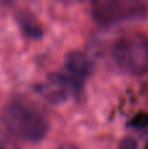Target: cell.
<instances>
[{
    "mask_svg": "<svg viewBox=\"0 0 148 149\" xmlns=\"http://www.w3.org/2000/svg\"><path fill=\"white\" fill-rule=\"evenodd\" d=\"M4 130L12 137L34 143L42 140L49 130V119L39 106L25 100L8 103L1 113Z\"/></svg>",
    "mask_w": 148,
    "mask_h": 149,
    "instance_id": "cell-1",
    "label": "cell"
},
{
    "mask_svg": "<svg viewBox=\"0 0 148 149\" xmlns=\"http://www.w3.org/2000/svg\"><path fill=\"white\" fill-rule=\"evenodd\" d=\"M114 63L126 73L148 72V37L142 33H128L115 41L112 50Z\"/></svg>",
    "mask_w": 148,
    "mask_h": 149,
    "instance_id": "cell-2",
    "label": "cell"
},
{
    "mask_svg": "<svg viewBox=\"0 0 148 149\" xmlns=\"http://www.w3.org/2000/svg\"><path fill=\"white\" fill-rule=\"evenodd\" d=\"M92 13L97 22L102 25H115L142 17L146 13V7L142 3L131 0H105L93 5Z\"/></svg>",
    "mask_w": 148,
    "mask_h": 149,
    "instance_id": "cell-3",
    "label": "cell"
},
{
    "mask_svg": "<svg viewBox=\"0 0 148 149\" xmlns=\"http://www.w3.org/2000/svg\"><path fill=\"white\" fill-rule=\"evenodd\" d=\"M39 93L46 101L51 103H62L70 97L77 94L71 82L62 72L52 73L39 85Z\"/></svg>",
    "mask_w": 148,
    "mask_h": 149,
    "instance_id": "cell-4",
    "label": "cell"
},
{
    "mask_svg": "<svg viewBox=\"0 0 148 149\" xmlns=\"http://www.w3.org/2000/svg\"><path fill=\"white\" fill-rule=\"evenodd\" d=\"M89 65L91 64H89L88 58L81 52H72L66 59L64 67L60 72L68 79L76 93L83 89V85L89 73Z\"/></svg>",
    "mask_w": 148,
    "mask_h": 149,
    "instance_id": "cell-5",
    "label": "cell"
},
{
    "mask_svg": "<svg viewBox=\"0 0 148 149\" xmlns=\"http://www.w3.org/2000/svg\"><path fill=\"white\" fill-rule=\"evenodd\" d=\"M0 149H20L15 137H12L3 128H0Z\"/></svg>",
    "mask_w": 148,
    "mask_h": 149,
    "instance_id": "cell-6",
    "label": "cell"
},
{
    "mask_svg": "<svg viewBox=\"0 0 148 149\" xmlns=\"http://www.w3.org/2000/svg\"><path fill=\"white\" fill-rule=\"evenodd\" d=\"M122 149H134V144H131L130 141L126 143V145H123Z\"/></svg>",
    "mask_w": 148,
    "mask_h": 149,
    "instance_id": "cell-7",
    "label": "cell"
},
{
    "mask_svg": "<svg viewBox=\"0 0 148 149\" xmlns=\"http://www.w3.org/2000/svg\"><path fill=\"white\" fill-rule=\"evenodd\" d=\"M59 149H76V148H73V147H70V145H62Z\"/></svg>",
    "mask_w": 148,
    "mask_h": 149,
    "instance_id": "cell-8",
    "label": "cell"
}]
</instances>
